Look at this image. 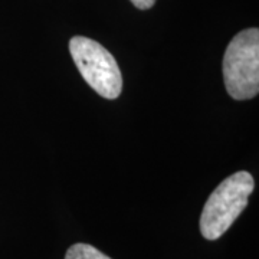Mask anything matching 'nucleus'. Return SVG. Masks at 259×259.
<instances>
[{
	"mask_svg": "<svg viewBox=\"0 0 259 259\" xmlns=\"http://www.w3.org/2000/svg\"><path fill=\"white\" fill-rule=\"evenodd\" d=\"M255 182L249 171H238L226 177L209 196L200 216L204 239L216 241L231 228L248 206Z\"/></svg>",
	"mask_w": 259,
	"mask_h": 259,
	"instance_id": "f257e3e1",
	"label": "nucleus"
},
{
	"mask_svg": "<svg viewBox=\"0 0 259 259\" xmlns=\"http://www.w3.org/2000/svg\"><path fill=\"white\" fill-rule=\"evenodd\" d=\"M223 79L233 100L243 101L259 93V30L245 29L231 40L223 56Z\"/></svg>",
	"mask_w": 259,
	"mask_h": 259,
	"instance_id": "f03ea898",
	"label": "nucleus"
},
{
	"mask_svg": "<svg viewBox=\"0 0 259 259\" xmlns=\"http://www.w3.org/2000/svg\"><path fill=\"white\" fill-rule=\"evenodd\" d=\"M69 52L78 71L95 93L107 100H115L122 91V75L115 58L98 44L85 36L69 40Z\"/></svg>",
	"mask_w": 259,
	"mask_h": 259,
	"instance_id": "7ed1b4c3",
	"label": "nucleus"
},
{
	"mask_svg": "<svg viewBox=\"0 0 259 259\" xmlns=\"http://www.w3.org/2000/svg\"><path fill=\"white\" fill-rule=\"evenodd\" d=\"M65 259H111L104 255L101 250L87 243H75L66 250Z\"/></svg>",
	"mask_w": 259,
	"mask_h": 259,
	"instance_id": "20e7f679",
	"label": "nucleus"
},
{
	"mask_svg": "<svg viewBox=\"0 0 259 259\" xmlns=\"http://www.w3.org/2000/svg\"><path fill=\"white\" fill-rule=\"evenodd\" d=\"M137 9L146 10V9H151L156 3V0H130Z\"/></svg>",
	"mask_w": 259,
	"mask_h": 259,
	"instance_id": "39448f33",
	"label": "nucleus"
}]
</instances>
